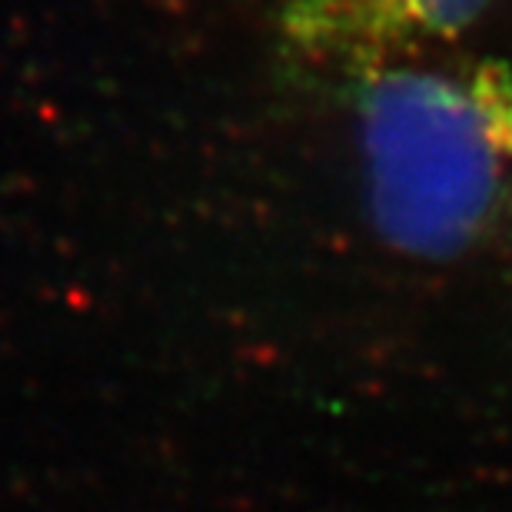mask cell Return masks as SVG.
<instances>
[{"mask_svg":"<svg viewBox=\"0 0 512 512\" xmlns=\"http://www.w3.org/2000/svg\"><path fill=\"white\" fill-rule=\"evenodd\" d=\"M493 0H290L286 34L306 60L363 74L446 44Z\"/></svg>","mask_w":512,"mask_h":512,"instance_id":"cell-2","label":"cell"},{"mask_svg":"<svg viewBox=\"0 0 512 512\" xmlns=\"http://www.w3.org/2000/svg\"><path fill=\"white\" fill-rule=\"evenodd\" d=\"M356 150L373 230L409 260L473 250L512 187V67L416 57L356 74Z\"/></svg>","mask_w":512,"mask_h":512,"instance_id":"cell-1","label":"cell"}]
</instances>
